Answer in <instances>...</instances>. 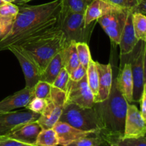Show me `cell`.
I'll return each instance as SVG.
<instances>
[{
	"label": "cell",
	"mask_w": 146,
	"mask_h": 146,
	"mask_svg": "<svg viewBox=\"0 0 146 146\" xmlns=\"http://www.w3.org/2000/svg\"><path fill=\"white\" fill-rule=\"evenodd\" d=\"M61 6V0L38 5H21L11 30L0 38V51L11 45L21 46L54 30Z\"/></svg>",
	"instance_id": "cell-1"
},
{
	"label": "cell",
	"mask_w": 146,
	"mask_h": 146,
	"mask_svg": "<svg viewBox=\"0 0 146 146\" xmlns=\"http://www.w3.org/2000/svg\"><path fill=\"white\" fill-rule=\"evenodd\" d=\"M128 103L117 88L115 79L108 98L95 103L94 108L99 125V134L108 146L116 143L123 137L124 125Z\"/></svg>",
	"instance_id": "cell-2"
},
{
	"label": "cell",
	"mask_w": 146,
	"mask_h": 146,
	"mask_svg": "<svg viewBox=\"0 0 146 146\" xmlns=\"http://www.w3.org/2000/svg\"><path fill=\"white\" fill-rule=\"evenodd\" d=\"M68 43L64 32L56 27L48 34L18 46L35 63L41 74L51 58Z\"/></svg>",
	"instance_id": "cell-3"
},
{
	"label": "cell",
	"mask_w": 146,
	"mask_h": 146,
	"mask_svg": "<svg viewBox=\"0 0 146 146\" xmlns=\"http://www.w3.org/2000/svg\"><path fill=\"white\" fill-rule=\"evenodd\" d=\"M96 22L94 21L89 25H86L84 14L73 12L61 6L57 27L64 32L68 42L88 44Z\"/></svg>",
	"instance_id": "cell-4"
},
{
	"label": "cell",
	"mask_w": 146,
	"mask_h": 146,
	"mask_svg": "<svg viewBox=\"0 0 146 146\" xmlns=\"http://www.w3.org/2000/svg\"><path fill=\"white\" fill-rule=\"evenodd\" d=\"M58 121L66 123L81 131L99 132L98 118L94 106L84 108L76 104H66Z\"/></svg>",
	"instance_id": "cell-5"
},
{
	"label": "cell",
	"mask_w": 146,
	"mask_h": 146,
	"mask_svg": "<svg viewBox=\"0 0 146 146\" xmlns=\"http://www.w3.org/2000/svg\"><path fill=\"white\" fill-rule=\"evenodd\" d=\"M130 62L133 81V102H139L144 86L146 85L145 78V41H139L131 53Z\"/></svg>",
	"instance_id": "cell-6"
},
{
	"label": "cell",
	"mask_w": 146,
	"mask_h": 146,
	"mask_svg": "<svg viewBox=\"0 0 146 146\" xmlns=\"http://www.w3.org/2000/svg\"><path fill=\"white\" fill-rule=\"evenodd\" d=\"M65 91L53 86H51L49 97L46 100V105L45 108L37 120L42 129L53 128L59 121L65 106Z\"/></svg>",
	"instance_id": "cell-7"
},
{
	"label": "cell",
	"mask_w": 146,
	"mask_h": 146,
	"mask_svg": "<svg viewBox=\"0 0 146 146\" xmlns=\"http://www.w3.org/2000/svg\"><path fill=\"white\" fill-rule=\"evenodd\" d=\"M131 12L127 9L118 8L97 19V22L101 25L111 42L118 45L127 17Z\"/></svg>",
	"instance_id": "cell-8"
},
{
	"label": "cell",
	"mask_w": 146,
	"mask_h": 146,
	"mask_svg": "<svg viewBox=\"0 0 146 146\" xmlns=\"http://www.w3.org/2000/svg\"><path fill=\"white\" fill-rule=\"evenodd\" d=\"M65 93V105L73 104L84 108H92L95 104L94 96L87 83L86 75L81 81L69 79Z\"/></svg>",
	"instance_id": "cell-9"
},
{
	"label": "cell",
	"mask_w": 146,
	"mask_h": 146,
	"mask_svg": "<svg viewBox=\"0 0 146 146\" xmlns=\"http://www.w3.org/2000/svg\"><path fill=\"white\" fill-rule=\"evenodd\" d=\"M39 116V113L27 109L0 113V136H6L11 130L18 125L37 121Z\"/></svg>",
	"instance_id": "cell-10"
},
{
	"label": "cell",
	"mask_w": 146,
	"mask_h": 146,
	"mask_svg": "<svg viewBox=\"0 0 146 146\" xmlns=\"http://www.w3.org/2000/svg\"><path fill=\"white\" fill-rule=\"evenodd\" d=\"M13 53L21 67L26 81V87L33 88L40 80L41 72L35 63L25 54L22 48L18 46L11 45L7 48Z\"/></svg>",
	"instance_id": "cell-11"
},
{
	"label": "cell",
	"mask_w": 146,
	"mask_h": 146,
	"mask_svg": "<svg viewBox=\"0 0 146 146\" xmlns=\"http://www.w3.org/2000/svg\"><path fill=\"white\" fill-rule=\"evenodd\" d=\"M145 133L146 121L135 105L128 104L123 138H138L145 136Z\"/></svg>",
	"instance_id": "cell-12"
},
{
	"label": "cell",
	"mask_w": 146,
	"mask_h": 146,
	"mask_svg": "<svg viewBox=\"0 0 146 146\" xmlns=\"http://www.w3.org/2000/svg\"><path fill=\"white\" fill-rule=\"evenodd\" d=\"M41 130L42 128L37 121H31L17 126L11 130L6 137L30 145H35L37 137Z\"/></svg>",
	"instance_id": "cell-13"
},
{
	"label": "cell",
	"mask_w": 146,
	"mask_h": 146,
	"mask_svg": "<svg viewBox=\"0 0 146 146\" xmlns=\"http://www.w3.org/2000/svg\"><path fill=\"white\" fill-rule=\"evenodd\" d=\"M98 72V92L94 102H102L108 98L113 84V71L111 64H103L96 61Z\"/></svg>",
	"instance_id": "cell-14"
},
{
	"label": "cell",
	"mask_w": 146,
	"mask_h": 146,
	"mask_svg": "<svg viewBox=\"0 0 146 146\" xmlns=\"http://www.w3.org/2000/svg\"><path fill=\"white\" fill-rule=\"evenodd\" d=\"M34 97L33 88L26 87L0 101V113H8L27 106Z\"/></svg>",
	"instance_id": "cell-15"
},
{
	"label": "cell",
	"mask_w": 146,
	"mask_h": 146,
	"mask_svg": "<svg viewBox=\"0 0 146 146\" xmlns=\"http://www.w3.org/2000/svg\"><path fill=\"white\" fill-rule=\"evenodd\" d=\"M53 129L56 131L58 138V145L67 146L77 140L97 131H84L77 129L66 123L58 121Z\"/></svg>",
	"instance_id": "cell-16"
},
{
	"label": "cell",
	"mask_w": 146,
	"mask_h": 146,
	"mask_svg": "<svg viewBox=\"0 0 146 146\" xmlns=\"http://www.w3.org/2000/svg\"><path fill=\"white\" fill-rule=\"evenodd\" d=\"M115 81L117 88L127 102L128 104L133 103V81L130 62L125 63L123 66L120 68L119 74L115 79Z\"/></svg>",
	"instance_id": "cell-17"
},
{
	"label": "cell",
	"mask_w": 146,
	"mask_h": 146,
	"mask_svg": "<svg viewBox=\"0 0 146 146\" xmlns=\"http://www.w3.org/2000/svg\"><path fill=\"white\" fill-rule=\"evenodd\" d=\"M120 7H115L104 0H92L84 13L86 25L88 26L92 22L96 21L100 17Z\"/></svg>",
	"instance_id": "cell-18"
},
{
	"label": "cell",
	"mask_w": 146,
	"mask_h": 146,
	"mask_svg": "<svg viewBox=\"0 0 146 146\" xmlns=\"http://www.w3.org/2000/svg\"><path fill=\"white\" fill-rule=\"evenodd\" d=\"M138 41H139L137 39L134 33L132 23V12L131 11L127 17L126 22L118 44L120 46L121 56L128 55L130 53L132 52Z\"/></svg>",
	"instance_id": "cell-19"
},
{
	"label": "cell",
	"mask_w": 146,
	"mask_h": 146,
	"mask_svg": "<svg viewBox=\"0 0 146 146\" xmlns=\"http://www.w3.org/2000/svg\"><path fill=\"white\" fill-rule=\"evenodd\" d=\"M60 53L62 59L63 67L69 74L81 64L77 55L76 42L74 41L68 43Z\"/></svg>",
	"instance_id": "cell-20"
},
{
	"label": "cell",
	"mask_w": 146,
	"mask_h": 146,
	"mask_svg": "<svg viewBox=\"0 0 146 146\" xmlns=\"http://www.w3.org/2000/svg\"><path fill=\"white\" fill-rule=\"evenodd\" d=\"M62 68L64 67H63L61 53L58 52L51 58L44 71L41 72L40 80L52 85L56 77L57 76Z\"/></svg>",
	"instance_id": "cell-21"
},
{
	"label": "cell",
	"mask_w": 146,
	"mask_h": 146,
	"mask_svg": "<svg viewBox=\"0 0 146 146\" xmlns=\"http://www.w3.org/2000/svg\"><path fill=\"white\" fill-rule=\"evenodd\" d=\"M115 7L129 9L132 13H141L145 15L146 0H104Z\"/></svg>",
	"instance_id": "cell-22"
},
{
	"label": "cell",
	"mask_w": 146,
	"mask_h": 146,
	"mask_svg": "<svg viewBox=\"0 0 146 146\" xmlns=\"http://www.w3.org/2000/svg\"><path fill=\"white\" fill-rule=\"evenodd\" d=\"M132 23L135 37L138 41H146V17L141 13H132Z\"/></svg>",
	"instance_id": "cell-23"
},
{
	"label": "cell",
	"mask_w": 146,
	"mask_h": 146,
	"mask_svg": "<svg viewBox=\"0 0 146 146\" xmlns=\"http://www.w3.org/2000/svg\"><path fill=\"white\" fill-rule=\"evenodd\" d=\"M87 83L91 92L94 96V98L98 92V72L96 61L91 59L86 68Z\"/></svg>",
	"instance_id": "cell-24"
},
{
	"label": "cell",
	"mask_w": 146,
	"mask_h": 146,
	"mask_svg": "<svg viewBox=\"0 0 146 146\" xmlns=\"http://www.w3.org/2000/svg\"><path fill=\"white\" fill-rule=\"evenodd\" d=\"M37 146H59L58 138L56 131L53 128L42 129L36 141Z\"/></svg>",
	"instance_id": "cell-25"
},
{
	"label": "cell",
	"mask_w": 146,
	"mask_h": 146,
	"mask_svg": "<svg viewBox=\"0 0 146 146\" xmlns=\"http://www.w3.org/2000/svg\"><path fill=\"white\" fill-rule=\"evenodd\" d=\"M67 146H108L99 133L94 132Z\"/></svg>",
	"instance_id": "cell-26"
},
{
	"label": "cell",
	"mask_w": 146,
	"mask_h": 146,
	"mask_svg": "<svg viewBox=\"0 0 146 146\" xmlns=\"http://www.w3.org/2000/svg\"><path fill=\"white\" fill-rule=\"evenodd\" d=\"M92 0H61V7L69 11L84 14Z\"/></svg>",
	"instance_id": "cell-27"
},
{
	"label": "cell",
	"mask_w": 146,
	"mask_h": 146,
	"mask_svg": "<svg viewBox=\"0 0 146 146\" xmlns=\"http://www.w3.org/2000/svg\"><path fill=\"white\" fill-rule=\"evenodd\" d=\"M76 48L80 64L86 68L92 59L88 44L85 42H77L76 43Z\"/></svg>",
	"instance_id": "cell-28"
},
{
	"label": "cell",
	"mask_w": 146,
	"mask_h": 146,
	"mask_svg": "<svg viewBox=\"0 0 146 146\" xmlns=\"http://www.w3.org/2000/svg\"><path fill=\"white\" fill-rule=\"evenodd\" d=\"M51 86V84L39 80L33 87L34 97L46 100L50 96Z\"/></svg>",
	"instance_id": "cell-29"
},
{
	"label": "cell",
	"mask_w": 146,
	"mask_h": 146,
	"mask_svg": "<svg viewBox=\"0 0 146 146\" xmlns=\"http://www.w3.org/2000/svg\"><path fill=\"white\" fill-rule=\"evenodd\" d=\"M70 79L69 73L66 71L64 68H62L56 77L55 80L53 82L52 86L56 88L61 89L62 91H66L67 85H68V81Z\"/></svg>",
	"instance_id": "cell-30"
},
{
	"label": "cell",
	"mask_w": 146,
	"mask_h": 146,
	"mask_svg": "<svg viewBox=\"0 0 146 146\" xmlns=\"http://www.w3.org/2000/svg\"><path fill=\"white\" fill-rule=\"evenodd\" d=\"M46 105V100L36 98V97H33L25 108L29 111L41 114L45 108Z\"/></svg>",
	"instance_id": "cell-31"
},
{
	"label": "cell",
	"mask_w": 146,
	"mask_h": 146,
	"mask_svg": "<svg viewBox=\"0 0 146 146\" xmlns=\"http://www.w3.org/2000/svg\"><path fill=\"white\" fill-rule=\"evenodd\" d=\"M116 143L119 146H146V138H122Z\"/></svg>",
	"instance_id": "cell-32"
},
{
	"label": "cell",
	"mask_w": 146,
	"mask_h": 146,
	"mask_svg": "<svg viewBox=\"0 0 146 146\" xmlns=\"http://www.w3.org/2000/svg\"><path fill=\"white\" fill-rule=\"evenodd\" d=\"M19 12V7L13 3L5 2L0 6V16L16 18Z\"/></svg>",
	"instance_id": "cell-33"
},
{
	"label": "cell",
	"mask_w": 146,
	"mask_h": 146,
	"mask_svg": "<svg viewBox=\"0 0 146 146\" xmlns=\"http://www.w3.org/2000/svg\"><path fill=\"white\" fill-rule=\"evenodd\" d=\"M15 18L0 16V38L7 35L12 27Z\"/></svg>",
	"instance_id": "cell-34"
},
{
	"label": "cell",
	"mask_w": 146,
	"mask_h": 146,
	"mask_svg": "<svg viewBox=\"0 0 146 146\" xmlns=\"http://www.w3.org/2000/svg\"><path fill=\"white\" fill-rule=\"evenodd\" d=\"M86 75V68L80 64L77 68L69 74L70 79L74 81H81L85 76Z\"/></svg>",
	"instance_id": "cell-35"
},
{
	"label": "cell",
	"mask_w": 146,
	"mask_h": 146,
	"mask_svg": "<svg viewBox=\"0 0 146 146\" xmlns=\"http://www.w3.org/2000/svg\"><path fill=\"white\" fill-rule=\"evenodd\" d=\"M0 146H37L36 145H30L25 143L20 142L15 140L10 139L6 137L3 140L0 141Z\"/></svg>",
	"instance_id": "cell-36"
},
{
	"label": "cell",
	"mask_w": 146,
	"mask_h": 146,
	"mask_svg": "<svg viewBox=\"0 0 146 146\" xmlns=\"http://www.w3.org/2000/svg\"><path fill=\"white\" fill-rule=\"evenodd\" d=\"M140 106H141V115L143 119L146 121V85L144 86L143 91L141 98L139 101Z\"/></svg>",
	"instance_id": "cell-37"
},
{
	"label": "cell",
	"mask_w": 146,
	"mask_h": 146,
	"mask_svg": "<svg viewBox=\"0 0 146 146\" xmlns=\"http://www.w3.org/2000/svg\"><path fill=\"white\" fill-rule=\"evenodd\" d=\"M31 1V0H14V1L13 2V4H19V5H23V4H27L29 1Z\"/></svg>",
	"instance_id": "cell-38"
},
{
	"label": "cell",
	"mask_w": 146,
	"mask_h": 146,
	"mask_svg": "<svg viewBox=\"0 0 146 146\" xmlns=\"http://www.w3.org/2000/svg\"><path fill=\"white\" fill-rule=\"evenodd\" d=\"M4 2H7V3H13L14 1V0H1Z\"/></svg>",
	"instance_id": "cell-39"
},
{
	"label": "cell",
	"mask_w": 146,
	"mask_h": 146,
	"mask_svg": "<svg viewBox=\"0 0 146 146\" xmlns=\"http://www.w3.org/2000/svg\"><path fill=\"white\" fill-rule=\"evenodd\" d=\"M108 146H119L117 143H111Z\"/></svg>",
	"instance_id": "cell-40"
},
{
	"label": "cell",
	"mask_w": 146,
	"mask_h": 146,
	"mask_svg": "<svg viewBox=\"0 0 146 146\" xmlns=\"http://www.w3.org/2000/svg\"><path fill=\"white\" fill-rule=\"evenodd\" d=\"M6 136H0V141H1V140H3L4 138H5Z\"/></svg>",
	"instance_id": "cell-41"
},
{
	"label": "cell",
	"mask_w": 146,
	"mask_h": 146,
	"mask_svg": "<svg viewBox=\"0 0 146 146\" xmlns=\"http://www.w3.org/2000/svg\"><path fill=\"white\" fill-rule=\"evenodd\" d=\"M4 3H5V2H4V1H1V0H0V6L2 5V4H4Z\"/></svg>",
	"instance_id": "cell-42"
}]
</instances>
